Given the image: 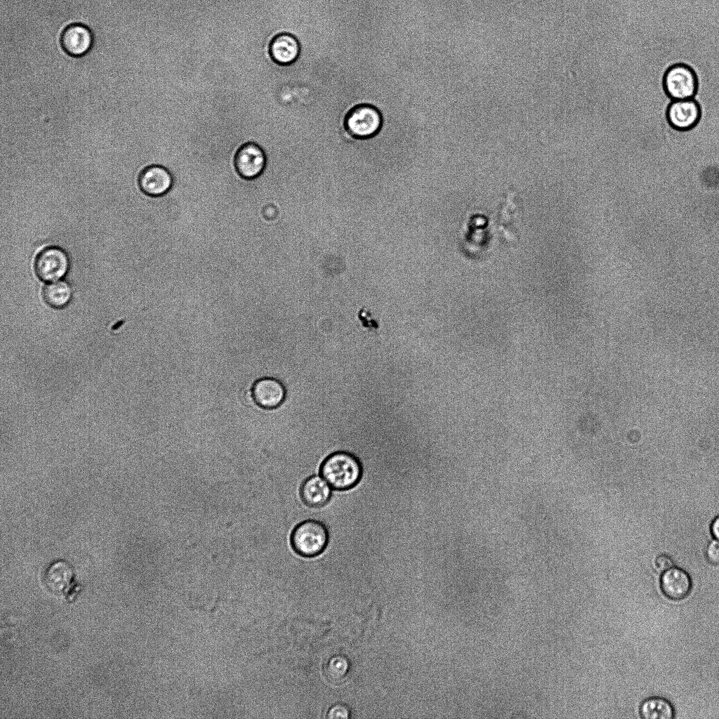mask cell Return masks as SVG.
<instances>
[{
	"label": "cell",
	"mask_w": 719,
	"mask_h": 719,
	"mask_svg": "<svg viewBox=\"0 0 719 719\" xmlns=\"http://www.w3.org/2000/svg\"><path fill=\"white\" fill-rule=\"evenodd\" d=\"M319 473L333 490L343 492L352 489L360 483L363 466L355 454L336 451L322 461Z\"/></svg>",
	"instance_id": "obj_1"
},
{
	"label": "cell",
	"mask_w": 719,
	"mask_h": 719,
	"mask_svg": "<svg viewBox=\"0 0 719 719\" xmlns=\"http://www.w3.org/2000/svg\"><path fill=\"white\" fill-rule=\"evenodd\" d=\"M383 124L381 111L372 104L361 103L354 105L345 112L341 126L347 138L363 140L377 136Z\"/></svg>",
	"instance_id": "obj_2"
},
{
	"label": "cell",
	"mask_w": 719,
	"mask_h": 719,
	"mask_svg": "<svg viewBox=\"0 0 719 719\" xmlns=\"http://www.w3.org/2000/svg\"><path fill=\"white\" fill-rule=\"evenodd\" d=\"M329 533L326 526L315 520H307L298 524L292 530L290 543L293 551L304 558L321 555L326 548Z\"/></svg>",
	"instance_id": "obj_3"
},
{
	"label": "cell",
	"mask_w": 719,
	"mask_h": 719,
	"mask_svg": "<svg viewBox=\"0 0 719 719\" xmlns=\"http://www.w3.org/2000/svg\"><path fill=\"white\" fill-rule=\"evenodd\" d=\"M663 86L666 94L672 100L690 99L696 95L699 82L695 72L690 66L678 63L666 70Z\"/></svg>",
	"instance_id": "obj_4"
},
{
	"label": "cell",
	"mask_w": 719,
	"mask_h": 719,
	"mask_svg": "<svg viewBox=\"0 0 719 719\" xmlns=\"http://www.w3.org/2000/svg\"><path fill=\"white\" fill-rule=\"evenodd\" d=\"M268 157L258 144L249 142L242 145L233 158L236 173L242 179L252 180L259 178L266 169Z\"/></svg>",
	"instance_id": "obj_5"
},
{
	"label": "cell",
	"mask_w": 719,
	"mask_h": 719,
	"mask_svg": "<svg viewBox=\"0 0 719 719\" xmlns=\"http://www.w3.org/2000/svg\"><path fill=\"white\" fill-rule=\"evenodd\" d=\"M69 267L67 253L55 246L43 249L37 256L34 263L37 275L44 282H55L64 277Z\"/></svg>",
	"instance_id": "obj_6"
},
{
	"label": "cell",
	"mask_w": 719,
	"mask_h": 719,
	"mask_svg": "<svg viewBox=\"0 0 719 719\" xmlns=\"http://www.w3.org/2000/svg\"><path fill=\"white\" fill-rule=\"evenodd\" d=\"M701 117V108L694 99L675 100L668 105L666 119L670 126L680 131L694 128Z\"/></svg>",
	"instance_id": "obj_7"
},
{
	"label": "cell",
	"mask_w": 719,
	"mask_h": 719,
	"mask_svg": "<svg viewBox=\"0 0 719 719\" xmlns=\"http://www.w3.org/2000/svg\"><path fill=\"white\" fill-rule=\"evenodd\" d=\"M174 178L171 173L164 166L150 165L140 173L138 185L145 194L158 197L167 194L172 189Z\"/></svg>",
	"instance_id": "obj_8"
},
{
	"label": "cell",
	"mask_w": 719,
	"mask_h": 719,
	"mask_svg": "<svg viewBox=\"0 0 719 719\" xmlns=\"http://www.w3.org/2000/svg\"><path fill=\"white\" fill-rule=\"evenodd\" d=\"M60 44L63 51L70 56L81 57L86 55L93 44V35L86 26L74 23L62 31Z\"/></svg>",
	"instance_id": "obj_9"
},
{
	"label": "cell",
	"mask_w": 719,
	"mask_h": 719,
	"mask_svg": "<svg viewBox=\"0 0 719 719\" xmlns=\"http://www.w3.org/2000/svg\"><path fill=\"white\" fill-rule=\"evenodd\" d=\"M252 394L253 400L259 407L272 409L278 407L284 402L286 390L278 380L265 377L254 383Z\"/></svg>",
	"instance_id": "obj_10"
},
{
	"label": "cell",
	"mask_w": 719,
	"mask_h": 719,
	"mask_svg": "<svg viewBox=\"0 0 719 719\" xmlns=\"http://www.w3.org/2000/svg\"><path fill=\"white\" fill-rule=\"evenodd\" d=\"M299 494L305 506L312 508H320L330 501L332 488L321 475H312L302 482Z\"/></svg>",
	"instance_id": "obj_11"
},
{
	"label": "cell",
	"mask_w": 719,
	"mask_h": 719,
	"mask_svg": "<svg viewBox=\"0 0 719 719\" xmlns=\"http://www.w3.org/2000/svg\"><path fill=\"white\" fill-rule=\"evenodd\" d=\"M300 53V43L291 34L280 33L274 37L270 43L269 55L277 65H292L298 60Z\"/></svg>",
	"instance_id": "obj_12"
},
{
	"label": "cell",
	"mask_w": 719,
	"mask_h": 719,
	"mask_svg": "<svg viewBox=\"0 0 719 719\" xmlns=\"http://www.w3.org/2000/svg\"><path fill=\"white\" fill-rule=\"evenodd\" d=\"M660 587L666 597L673 600L685 598L692 589L690 576L679 567H671L664 572L660 579Z\"/></svg>",
	"instance_id": "obj_13"
},
{
	"label": "cell",
	"mask_w": 719,
	"mask_h": 719,
	"mask_svg": "<svg viewBox=\"0 0 719 719\" xmlns=\"http://www.w3.org/2000/svg\"><path fill=\"white\" fill-rule=\"evenodd\" d=\"M74 577L72 566L65 560H57L47 569L45 581L48 587L55 593H62L67 589Z\"/></svg>",
	"instance_id": "obj_14"
},
{
	"label": "cell",
	"mask_w": 719,
	"mask_h": 719,
	"mask_svg": "<svg viewBox=\"0 0 719 719\" xmlns=\"http://www.w3.org/2000/svg\"><path fill=\"white\" fill-rule=\"evenodd\" d=\"M644 719H671L675 711L671 704L664 698L652 697L643 701L639 709Z\"/></svg>",
	"instance_id": "obj_15"
},
{
	"label": "cell",
	"mask_w": 719,
	"mask_h": 719,
	"mask_svg": "<svg viewBox=\"0 0 719 719\" xmlns=\"http://www.w3.org/2000/svg\"><path fill=\"white\" fill-rule=\"evenodd\" d=\"M46 304L55 308L66 306L72 298L70 286L64 281H55L46 285L42 292Z\"/></svg>",
	"instance_id": "obj_16"
},
{
	"label": "cell",
	"mask_w": 719,
	"mask_h": 719,
	"mask_svg": "<svg viewBox=\"0 0 719 719\" xmlns=\"http://www.w3.org/2000/svg\"><path fill=\"white\" fill-rule=\"evenodd\" d=\"M706 556L708 562L713 565H719V541H711L707 546Z\"/></svg>",
	"instance_id": "obj_17"
},
{
	"label": "cell",
	"mask_w": 719,
	"mask_h": 719,
	"mask_svg": "<svg viewBox=\"0 0 719 719\" xmlns=\"http://www.w3.org/2000/svg\"><path fill=\"white\" fill-rule=\"evenodd\" d=\"M655 565L659 571L664 572L673 567L674 562L670 556L660 555L655 560Z\"/></svg>",
	"instance_id": "obj_18"
},
{
	"label": "cell",
	"mask_w": 719,
	"mask_h": 719,
	"mask_svg": "<svg viewBox=\"0 0 719 719\" xmlns=\"http://www.w3.org/2000/svg\"><path fill=\"white\" fill-rule=\"evenodd\" d=\"M603 324H604V329H605V350H606V352H609H609H610V350H609V341H610V338H609V332H610V324H609V323L608 322V321H607V320L606 319H603Z\"/></svg>",
	"instance_id": "obj_19"
},
{
	"label": "cell",
	"mask_w": 719,
	"mask_h": 719,
	"mask_svg": "<svg viewBox=\"0 0 719 719\" xmlns=\"http://www.w3.org/2000/svg\"><path fill=\"white\" fill-rule=\"evenodd\" d=\"M711 530L713 537L719 541V515L713 521Z\"/></svg>",
	"instance_id": "obj_20"
}]
</instances>
